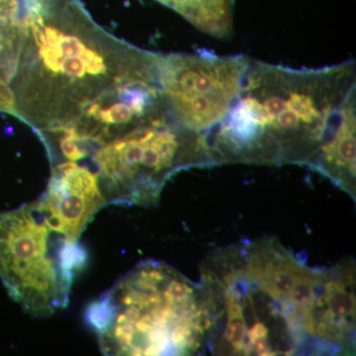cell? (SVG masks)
<instances>
[{
	"label": "cell",
	"mask_w": 356,
	"mask_h": 356,
	"mask_svg": "<svg viewBox=\"0 0 356 356\" xmlns=\"http://www.w3.org/2000/svg\"><path fill=\"white\" fill-rule=\"evenodd\" d=\"M201 142L211 165H305L343 184L356 170L355 62L293 69L243 56L228 106Z\"/></svg>",
	"instance_id": "cell-1"
},
{
	"label": "cell",
	"mask_w": 356,
	"mask_h": 356,
	"mask_svg": "<svg viewBox=\"0 0 356 356\" xmlns=\"http://www.w3.org/2000/svg\"><path fill=\"white\" fill-rule=\"evenodd\" d=\"M159 57L105 31L79 0H36L9 83L16 117L36 132L69 125L107 89L151 69Z\"/></svg>",
	"instance_id": "cell-2"
},
{
	"label": "cell",
	"mask_w": 356,
	"mask_h": 356,
	"mask_svg": "<svg viewBox=\"0 0 356 356\" xmlns=\"http://www.w3.org/2000/svg\"><path fill=\"white\" fill-rule=\"evenodd\" d=\"M203 278L195 284L163 262L134 267L86 312L103 355H187L214 343L224 303Z\"/></svg>",
	"instance_id": "cell-3"
},
{
	"label": "cell",
	"mask_w": 356,
	"mask_h": 356,
	"mask_svg": "<svg viewBox=\"0 0 356 356\" xmlns=\"http://www.w3.org/2000/svg\"><path fill=\"white\" fill-rule=\"evenodd\" d=\"M86 259L77 242L49 226L38 201L0 213V280L32 316L48 317L67 305Z\"/></svg>",
	"instance_id": "cell-4"
},
{
	"label": "cell",
	"mask_w": 356,
	"mask_h": 356,
	"mask_svg": "<svg viewBox=\"0 0 356 356\" xmlns=\"http://www.w3.org/2000/svg\"><path fill=\"white\" fill-rule=\"evenodd\" d=\"M106 202L153 206L165 182L178 170L210 165L200 138L172 113L153 119L93 153Z\"/></svg>",
	"instance_id": "cell-5"
},
{
	"label": "cell",
	"mask_w": 356,
	"mask_h": 356,
	"mask_svg": "<svg viewBox=\"0 0 356 356\" xmlns=\"http://www.w3.org/2000/svg\"><path fill=\"white\" fill-rule=\"evenodd\" d=\"M161 56L151 69L107 89L69 125L96 149L147 122L170 113L161 88Z\"/></svg>",
	"instance_id": "cell-6"
},
{
	"label": "cell",
	"mask_w": 356,
	"mask_h": 356,
	"mask_svg": "<svg viewBox=\"0 0 356 356\" xmlns=\"http://www.w3.org/2000/svg\"><path fill=\"white\" fill-rule=\"evenodd\" d=\"M37 201L49 226L74 242L107 203L97 173L70 161L56 163L48 187Z\"/></svg>",
	"instance_id": "cell-7"
},
{
	"label": "cell",
	"mask_w": 356,
	"mask_h": 356,
	"mask_svg": "<svg viewBox=\"0 0 356 356\" xmlns=\"http://www.w3.org/2000/svg\"><path fill=\"white\" fill-rule=\"evenodd\" d=\"M36 0H0V83L13 81Z\"/></svg>",
	"instance_id": "cell-8"
},
{
	"label": "cell",
	"mask_w": 356,
	"mask_h": 356,
	"mask_svg": "<svg viewBox=\"0 0 356 356\" xmlns=\"http://www.w3.org/2000/svg\"><path fill=\"white\" fill-rule=\"evenodd\" d=\"M204 34L227 39L233 34L235 0H156Z\"/></svg>",
	"instance_id": "cell-9"
},
{
	"label": "cell",
	"mask_w": 356,
	"mask_h": 356,
	"mask_svg": "<svg viewBox=\"0 0 356 356\" xmlns=\"http://www.w3.org/2000/svg\"><path fill=\"white\" fill-rule=\"evenodd\" d=\"M0 111L16 116L14 95L8 84L0 83Z\"/></svg>",
	"instance_id": "cell-10"
}]
</instances>
